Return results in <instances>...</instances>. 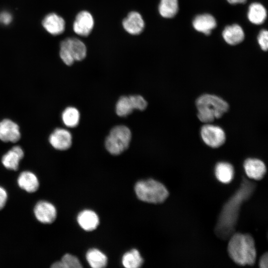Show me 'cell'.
<instances>
[{
	"instance_id": "15",
	"label": "cell",
	"mask_w": 268,
	"mask_h": 268,
	"mask_svg": "<svg viewBox=\"0 0 268 268\" xmlns=\"http://www.w3.org/2000/svg\"><path fill=\"white\" fill-rule=\"evenodd\" d=\"M24 157V152L19 146H15L8 150L1 159L3 165L7 169L16 171L20 161Z\"/></svg>"
},
{
	"instance_id": "16",
	"label": "cell",
	"mask_w": 268,
	"mask_h": 268,
	"mask_svg": "<svg viewBox=\"0 0 268 268\" xmlns=\"http://www.w3.org/2000/svg\"><path fill=\"white\" fill-rule=\"evenodd\" d=\"M193 25L196 30L208 35L216 26V22L211 15L203 14L196 16L193 21Z\"/></svg>"
},
{
	"instance_id": "11",
	"label": "cell",
	"mask_w": 268,
	"mask_h": 268,
	"mask_svg": "<svg viewBox=\"0 0 268 268\" xmlns=\"http://www.w3.org/2000/svg\"><path fill=\"white\" fill-rule=\"evenodd\" d=\"M49 142L56 149L67 150L71 145L72 136L68 131L64 129L57 128L50 134Z\"/></svg>"
},
{
	"instance_id": "21",
	"label": "cell",
	"mask_w": 268,
	"mask_h": 268,
	"mask_svg": "<svg viewBox=\"0 0 268 268\" xmlns=\"http://www.w3.org/2000/svg\"><path fill=\"white\" fill-rule=\"evenodd\" d=\"M248 17L252 23L261 24L264 22L267 17L266 9L259 3H253L249 6Z\"/></svg>"
},
{
	"instance_id": "8",
	"label": "cell",
	"mask_w": 268,
	"mask_h": 268,
	"mask_svg": "<svg viewBox=\"0 0 268 268\" xmlns=\"http://www.w3.org/2000/svg\"><path fill=\"white\" fill-rule=\"evenodd\" d=\"M94 23L91 14L87 11L83 10L77 14L73 24V29L77 35L87 36L92 30Z\"/></svg>"
},
{
	"instance_id": "25",
	"label": "cell",
	"mask_w": 268,
	"mask_h": 268,
	"mask_svg": "<svg viewBox=\"0 0 268 268\" xmlns=\"http://www.w3.org/2000/svg\"><path fill=\"white\" fill-rule=\"evenodd\" d=\"M62 120L64 124L69 128H74L77 126L79 121V112L77 109L68 107L62 113Z\"/></svg>"
},
{
	"instance_id": "27",
	"label": "cell",
	"mask_w": 268,
	"mask_h": 268,
	"mask_svg": "<svg viewBox=\"0 0 268 268\" xmlns=\"http://www.w3.org/2000/svg\"><path fill=\"white\" fill-rule=\"evenodd\" d=\"M61 262L65 268H80L82 267L77 258L69 254H65L62 257Z\"/></svg>"
},
{
	"instance_id": "10",
	"label": "cell",
	"mask_w": 268,
	"mask_h": 268,
	"mask_svg": "<svg viewBox=\"0 0 268 268\" xmlns=\"http://www.w3.org/2000/svg\"><path fill=\"white\" fill-rule=\"evenodd\" d=\"M18 125L9 119L0 122V139L4 142H16L20 138Z\"/></svg>"
},
{
	"instance_id": "7",
	"label": "cell",
	"mask_w": 268,
	"mask_h": 268,
	"mask_svg": "<svg viewBox=\"0 0 268 268\" xmlns=\"http://www.w3.org/2000/svg\"><path fill=\"white\" fill-rule=\"evenodd\" d=\"M201 135L203 142L212 148H218L222 145L226 140L223 130L220 127L205 124L201 128Z\"/></svg>"
},
{
	"instance_id": "20",
	"label": "cell",
	"mask_w": 268,
	"mask_h": 268,
	"mask_svg": "<svg viewBox=\"0 0 268 268\" xmlns=\"http://www.w3.org/2000/svg\"><path fill=\"white\" fill-rule=\"evenodd\" d=\"M234 174L233 166L228 162H218L215 166V176L217 180L222 183H230L233 178Z\"/></svg>"
},
{
	"instance_id": "30",
	"label": "cell",
	"mask_w": 268,
	"mask_h": 268,
	"mask_svg": "<svg viewBox=\"0 0 268 268\" xmlns=\"http://www.w3.org/2000/svg\"><path fill=\"white\" fill-rule=\"evenodd\" d=\"M12 20L11 15L7 11H3L0 13V22L4 25L9 24Z\"/></svg>"
},
{
	"instance_id": "18",
	"label": "cell",
	"mask_w": 268,
	"mask_h": 268,
	"mask_svg": "<svg viewBox=\"0 0 268 268\" xmlns=\"http://www.w3.org/2000/svg\"><path fill=\"white\" fill-rule=\"evenodd\" d=\"M17 183L19 187L28 193L36 192L39 186L38 179L31 172L23 171L18 176Z\"/></svg>"
},
{
	"instance_id": "3",
	"label": "cell",
	"mask_w": 268,
	"mask_h": 268,
	"mask_svg": "<svg viewBox=\"0 0 268 268\" xmlns=\"http://www.w3.org/2000/svg\"><path fill=\"white\" fill-rule=\"evenodd\" d=\"M198 117L205 124L210 123L215 119L221 118L229 109L228 104L221 98L214 95L204 94L196 100Z\"/></svg>"
},
{
	"instance_id": "33",
	"label": "cell",
	"mask_w": 268,
	"mask_h": 268,
	"mask_svg": "<svg viewBox=\"0 0 268 268\" xmlns=\"http://www.w3.org/2000/svg\"><path fill=\"white\" fill-rule=\"evenodd\" d=\"M231 4L242 3L246 2V0H227Z\"/></svg>"
},
{
	"instance_id": "23",
	"label": "cell",
	"mask_w": 268,
	"mask_h": 268,
	"mask_svg": "<svg viewBox=\"0 0 268 268\" xmlns=\"http://www.w3.org/2000/svg\"><path fill=\"white\" fill-rule=\"evenodd\" d=\"M178 10V0H160L158 11L162 17H173L177 14Z\"/></svg>"
},
{
	"instance_id": "31",
	"label": "cell",
	"mask_w": 268,
	"mask_h": 268,
	"mask_svg": "<svg viewBox=\"0 0 268 268\" xmlns=\"http://www.w3.org/2000/svg\"><path fill=\"white\" fill-rule=\"evenodd\" d=\"M7 199V194L6 190L0 186V210L5 206Z\"/></svg>"
},
{
	"instance_id": "32",
	"label": "cell",
	"mask_w": 268,
	"mask_h": 268,
	"mask_svg": "<svg viewBox=\"0 0 268 268\" xmlns=\"http://www.w3.org/2000/svg\"><path fill=\"white\" fill-rule=\"evenodd\" d=\"M268 253L264 254L261 258L259 262V267L261 268H268Z\"/></svg>"
},
{
	"instance_id": "26",
	"label": "cell",
	"mask_w": 268,
	"mask_h": 268,
	"mask_svg": "<svg viewBox=\"0 0 268 268\" xmlns=\"http://www.w3.org/2000/svg\"><path fill=\"white\" fill-rule=\"evenodd\" d=\"M134 110V106L130 96H122L116 104V112L119 116H126L132 113Z\"/></svg>"
},
{
	"instance_id": "17",
	"label": "cell",
	"mask_w": 268,
	"mask_h": 268,
	"mask_svg": "<svg viewBox=\"0 0 268 268\" xmlns=\"http://www.w3.org/2000/svg\"><path fill=\"white\" fill-rule=\"evenodd\" d=\"M80 227L86 231H92L99 224V218L97 214L91 210H84L81 211L77 218Z\"/></svg>"
},
{
	"instance_id": "13",
	"label": "cell",
	"mask_w": 268,
	"mask_h": 268,
	"mask_svg": "<svg viewBox=\"0 0 268 268\" xmlns=\"http://www.w3.org/2000/svg\"><path fill=\"white\" fill-rule=\"evenodd\" d=\"M247 176L252 179L260 180L265 176L267 168L265 163L257 158H248L244 163Z\"/></svg>"
},
{
	"instance_id": "4",
	"label": "cell",
	"mask_w": 268,
	"mask_h": 268,
	"mask_svg": "<svg viewBox=\"0 0 268 268\" xmlns=\"http://www.w3.org/2000/svg\"><path fill=\"white\" fill-rule=\"evenodd\" d=\"M134 191L140 200L149 203H162L169 196L166 188L162 183L152 179L137 182Z\"/></svg>"
},
{
	"instance_id": "22",
	"label": "cell",
	"mask_w": 268,
	"mask_h": 268,
	"mask_svg": "<svg viewBox=\"0 0 268 268\" xmlns=\"http://www.w3.org/2000/svg\"><path fill=\"white\" fill-rule=\"evenodd\" d=\"M89 265L93 268H102L106 266L107 258L106 255L97 249L88 250L86 255Z\"/></svg>"
},
{
	"instance_id": "14",
	"label": "cell",
	"mask_w": 268,
	"mask_h": 268,
	"mask_svg": "<svg viewBox=\"0 0 268 268\" xmlns=\"http://www.w3.org/2000/svg\"><path fill=\"white\" fill-rule=\"evenodd\" d=\"M42 25L50 34L57 35L62 34L65 29L64 19L56 13H50L43 19Z\"/></svg>"
},
{
	"instance_id": "2",
	"label": "cell",
	"mask_w": 268,
	"mask_h": 268,
	"mask_svg": "<svg viewBox=\"0 0 268 268\" xmlns=\"http://www.w3.org/2000/svg\"><path fill=\"white\" fill-rule=\"evenodd\" d=\"M227 250L231 259L239 265L253 266L255 263V241L249 234L233 233L229 238Z\"/></svg>"
},
{
	"instance_id": "29",
	"label": "cell",
	"mask_w": 268,
	"mask_h": 268,
	"mask_svg": "<svg viewBox=\"0 0 268 268\" xmlns=\"http://www.w3.org/2000/svg\"><path fill=\"white\" fill-rule=\"evenodd\" d=\"M258 43L262 49L265 51L268 48V32L266 30H262L258 37Z\"/></svg>"
},
{
	"instance_id": "28",
	"label": "cell",
	"mask_w": 268,
	"mask_h": 268,
	"mask_svg": "<svg viewBox=\"0 0 268 268\" xmlns=\"http://www.w3.org/2000/svg\"><path fill=\"white\" fill-rule=\"evenodd\" d=\"M130 97L132 101L134 109L139 110H144L147 106V103L146 100L140 95H131Z\"/></svg>"
},
{
	"instance_id": "12",
	"label": "cell",
	"mask_w": 268,
	"mask_h": 268,
	"mask_svg": "<svg viewBox=\"0 0 268 268\" xmlns=\"http://www.w3.org/2000/svg\"><path fill=\"white\" fill-rule=\"evenodd\" d=\"M124 29L132 35L140 34L144 28V22L141 15L136 11L130 12L122 22Z\"/></svg>"
},
{
	"instance_id": "5",
	"label": "cell",
	"mask_w": 268,
	"mask_h": 268,
	"mask_svg": "<svg viewBox=\"0 0 268 268\" xmlns=\"http://www.w3.org/2000/svg\"><path fill=\"white\" fill-rule=\"evenodd\" d=\"M130 130L123 125L113 128L105 140V147L109 153L119 155L126 150L131 139Z\"/></svg>"
},
{
	"instance_id": "9",
	"label": "cell",
	"mask_w": 268,
	"mask_h": 268,
	"mask_svg": "<svg viewBox=\"0 0 268 268\" xmlns=\"http://www.w3.org/2000/svg\"><path fill=\"white\" fill-rule=\"evenodd\" d=\"M37 219L43 223H51L57 217V210L51 203L41 201L37 203L34 208Z\"/></svg>"
},
{
	"instance_id": "1",
	"label": "cell",
	"mask_w": 268,
	"mask_h": 268,
	"mask_svg": "<svg viewBox=\"0 0 268 268\" xmlns=\"http://www.w3.org/2000/svg\"><path fill=\"white\" fill-rule=\"evenodd\" d=\"M256 184L243 177L239 188L224 204L214 229L216 235L227 240L234 233L241 206L253 194Z\"/></svg>"
},
{
	"instance_id": "6",
	"label": "cell",
	"mask_w": 268,
	"mask_h": 268,
	"mask_svg": "<svg viewBox=\"0 0 268 268\" xmlns=\"http://www.w3.org/2000/svg\"><path fill=\"white\" fill-rule=\"evenodd\" d=\"M86 53L85 45L77 38H68L61 43L60 56L64 63L67 66H71L75 61L84 59Z\"/></svg>"
},
{
	"instance_id": "19",
	"label": "cell",
	"mask_w": 268,
	"mask_h": 268,
	"mask_svg": "<svg viewBox=\"0 0 268 268\" xmlns=\"http://www.w3.org/2000/svg\"><path fill=\"white\" fill-rule=\"evenodd\" d=\"M222 36L228 44L235 45L244 40L245 35L240 26L238 24H233L225 28L222 32Z\"/></svg>"
},
{
	"instance_id": "24",
	"label": "cell",
	"mask_w": 268,
	"mask_h": 268,
	"mask_svg": "<svg viewBox=\"0 0 268 268\" xmlns=\"http://www.w3.org/2000/svg\"><path fill=\"white\" fill-rule=\"evenodd\" d=\"M143 263V259L139 252L132 249L126 253L122 258L123 265L127 268H137Z\"/></svg>"
}]
</instances>
